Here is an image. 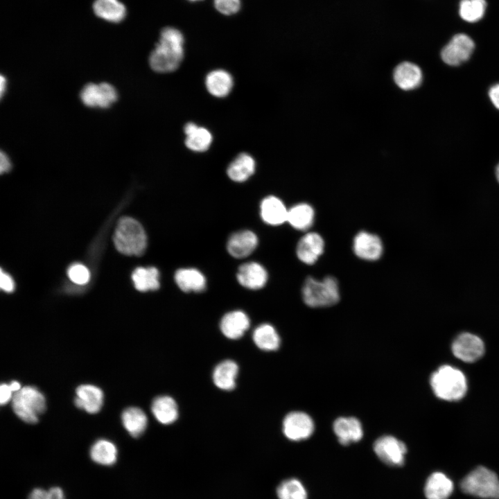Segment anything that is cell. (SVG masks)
<instances>
[{
  "instance_id": "36",
  "label": "cell",
  "mask_w": 499,
  "mask_h": 499,
  "mask_svg": "<svg viewBox=\"0 0 499 499\" xmlns=\"http://www.w3.org/2000/svg\"><path fill=\"white\" fill-rule=\"evenodd\" d=\"M69 279L75 283L83 285L89 281L90 273L83 265L75 263L71 265L67 272Z\"/></svg>"
},
{
  "instance_id": "32",
  "label": "cell",
  "mask_w": 499,
  "mask_h": 499,
  "mask_svg": "<svg viewBox=\"0 0 499 499\" xmlns=\"http://www.w3.org/2000/svg\"><path fill=\"white\" fill-rule=\"evenodd\" d=\"M253 340L259 349L265 351L277 350L280 345V338L277 331L269 324H261L255 329Z\"/></svg>"
},
{
  "instance_id": "22",
  "label": "cell",
  "mask_w": 499,
  "mask_h": 499,
  "mask_svg": "<svg viewBox=\"0 0 499 499\" xmlns=\"http://www.w3.org/2000/svg\"><path fill=\"white\" fill-rule=\"evenodd\" d=\"M394 79L401 89L410 90L415 89L421 84L422 72L415 64L403 62L395 68Z\"/></svg>"
},
{
  "instance_id": "37",
  "label": "cell",
  "mask_w": 499,
  "mask_h": 499,
  "mask_svg": "<svg viewBox=\"0 0 499 499\" xmlns=\"http://www.w3.org/2000/svg\"><path fill=\"white\" fill-rule=\"evenodd\" d=\"M216 9L222 15H231L240 10V0H213Z\"/></svg>"
},
{
  "instance_id": "47",
  "label": "cell",
  "mask_w": 499,
  "mask_h": 499,
  "mask_svg": "<svg viewBox=\"0 0 499 499\" xmlns=\"http://www.w3.org/2000/svg\"><path fill=\"white\" fill-rule=\"evenodd\" d=\"M189 1H201V0H189Z\"/></svg>"
},
{
  "instance_id": "38",
  "label": "cell",
  "mask_w": 499,
  "mask_h": 499,
  "mask_svg": "<svg viewBox=\"0 0 499 499\" xmlns=\"http://www.w3.org/2000/svg\"><path fill=\"white\" fill-rule=\"evenodd\" d=\"M0 287L1 290L7 292H11L15 289V283L12 277L1 270Z\"/></svg>"
},
{
  "instance_id": "5",
  "label": "cell",
  "mask_w": 499,
  "mask_h": 499,
  "mask_svg": "<svg viewBox=\"0 0 499 499\" xmlns=\"http://www.w3.org/2000/svg\"><path fill=\"white\" fill-rule=\"evenodd\" d=\"M462 491L469 495L487 499H499V478L493 471L480 466L467 474L460 482Z\"/></svg>"
},
{
  "instance_id": "7",
  "label": "cell",
  "mask_w": 499,
  "mask_h": 499,
  "mask_svg": "<svg viewBox=\"0 0 499 499\" xmlns=\"http://www.w3.org/2000/svg\"><path fill=\"white\" fill-rule=\"evenodd\" d=\"M474 49V42L469 36L458 33L442 49L441 58L446 64L457 66L470 58Z\"/></svg>"
},
{
  "instance_id": "11",
  "label": "cell",
  "mask_w": 499,
  "mask_h": 499,
  "mask_svg": "<svg viewBox=\"0 0 499 499\" xmlns=\"http://www.w3.org/2000/svg\"><path fill=\"white\" fill-rule=\"evenodd\" d=\"M314 423L311 417L302 412H292L286 416L283 422L285 436L292 441L308 439L314 431Z\"/></svg>"
},
{
  "instance_id": "30",
  "label": "cell",
  "mask_w": 499,
  "mask_h": 499,
  "mask_svg": "<svg viewBox=\"0 0 499 499\" xmlns=\"http://www.w3.org/2000/svg\"><path fill=\"white\" fill-rule=\"evenodd\" d=\"M124 428L134 437H139L147 426V417L144 412L137 407L124 410L121 415Z\"/></svg>"
},
{
  "instance_id": "27",
  "label": "cell",
  "mask_w": 499,
  "mask_h": 499,
  "mask_svg": "<svg viewBox=\"0 0 499 499\" xmlns=\"http://www.w3.org/2000/svg\"><path fill=\"white\" fill-rule=\"evenodd\" d=\"M151 410L156 419L162 424H170L178 417L177 403L173 398L168 396L155 398L152 401Z\"/></svg>"
},
{
  "instance_id": "2",
  "label": "cell",
  "mask_w": 499,
  "mask_h": 499,
  "mask_svg": "<svg viewBox=\"0 0 499 499\" xmlns=\"http://www.w3.org/2000/svg\"><path fill=\"white\" fill-rule=\"evenodd\" d=\"M430 383L434 394L440 399L456 401L462 399L467 391V380L459 369L444 365L431 375Z\"/></svg>"
},
{
  "instance_id": "24",
  "label": "cell",
  "mask_w": 499,
  "mask_h": 499,
  "mask_svg": "<svg viewBox=\"0 0 499 499\" xmlns=\"http://www.w3.org/2000/svg\"><path fill=\"white\" fill-rule=\"evenodd\" d=\"M233 85V78L231 74L222 69L213 70L206 76L207 89L216 97L222 98L227 96Z\"/></svg>"
},
{
  "instance_id": "6",
  "label": "cell",
  "mask_w": 499,
  "mask_h": 499,
  "mask_svg": "<svg viewBox=\"0 0 499 499\" xmlns=\"http://www.w3.org/2000/svg\"><path fill=\"white\" fill-rule=\"evenodd\" d=\"M12 407L19 419L33 424L38 421V416L45 411L46 399L36 387L25 386L13 395Z\"/></svg>"
},
{
  "instance_id": "33",
  "label": "cell",
  "mask_w": 499,
  "mask_h": 499,
  "mask_svg": "<svg viewBox=\"0 0 499 499\" xmlns=\"http://www.w3.org/2000/svg\"><path fill=\"white\" fill-rule=\"evenodd\" d=\"M90 457L97 464L111 466L117 459L116 446L107 439H99L91 448Z\"/></svg>"
},
{
  "instance_id": "9",
  "label": "cell",
  "mask_w": 499,
  "mask_h": 499,
  "mask_svg": "<svg viewBox=\"0 0 499 499\" xmlns=\"http://www.w3.org/2000/svg\"><path fill=\"white\" fill-rule=\"evenodd\" d=\"M80 96L86 106L105 109L116 102L118 94L110 83H89L82 88Z\"/></svg>"
},
{
  "instance_id": "31",
  "label": "cell",
  "mask_w": 499,
  "mask_h": 499,
  "mask_svg": "<svg viewBox=\"0 0 499 499\" xmlns=\"http://www.w3.org/2000/svg\"><path fill=\"white\" fill-rule=\"evenodd\" d=\"M132 279L136 289L141 292L156 290L160 286L159 272L155 267L136 268Z\"/></svg>"
},
{
  "instance_id": "13",
  "label": "cell",
  "mask_w": 499,
  "mask_h": 499,
  "mask_svg": "<svg viewBox=\"0 0 499 499\" xmlns=\"http://www.w3.org/2000/svg\"><path fill=\"white\" fill-rule=\"evenodd\" d=\"M324 245L321 235L316 232H308L300 238L297 245V256L305 264H314L323 254Z\"/></svg>"
},
{
  "instance_id": "3",
  "label": "cell",
  "mask_w": 499,
  "mask_h": 499,
  "mask_svg": "<svg viewBox=\"0 0 499 499\" xmlns=\"http://www.w3.org/2000/svg\"><path fill=\"white\" fill-rule=\"evenodd\" d=\"M114 243L116 250L121 254L141 256L147 246V236L137 220L130 217H123L117 224Z\"/></svg>"
},
{
  "instance_id": "39",
  "label": "cell",
  "mask_w": 499,
  "mask_h": 499,
  "mask_svg": "<svg viewBox=\"0 0 499 499\" xmlns=\"http://www.w3.org/2000/svg\"><path fill=\"white\" fill-rule=\"evenodd\" d=\"M12 391L9 385L2 383L0 387V403L3 405L12 399Z\"/></svg>"
},
{
  "instance_id": "4",
  "label": "cell",
  "mask_w": 499,
  "mask_h": 499,
  "mask_svg": "<svg viewBox=\"0 0 499 499\" xmlns=\"http://www.w3.org/2000/svg\"><path fill=\"white\" fill-rule=\"evenodd\" d=\"M304 303L313 308L327 307L337 304L340 290L337 279L331 276L322 280L312 277L306 279L302 287Z\"/></svg>"
},
{
  "instance_id": "42",
  "label": "cell",
  "mask_w": 499,
  "mask_h": 499,
  "mask_svg": "<svg viewBox=\"0 0 499 499\" xmlns=\"http://www.w3.org/2000/svg\"><path fill=\"white\" fill-rule=\"evenodd\" d=\"M1 164H0V171L1 173L8 172L10 169L11 163L10 159L6 154L3 152H1Z\"/></svg>"
},
{
  "instance_id": "23",
  "label": "cell",
  "mask_w": 499,
  "mask_h": 499,
  "mask_svg": "<svg viewBox=\"0 0 499 499\" xmlns=\"http://www.w3.org/2000/svg\"><path fill=\"white\" fill-rule=\"evenodd\" d=\"M184 130L186 136L185 145L189 149L195 152H204L209 149L213 138L207 128L189 122L185 125Z\"/></svg>"
},
{
  "instance_id": "44",
  "label": "cell",
  "mask_w": 499,
  "mask_h": 499,
  "mask_svg": "<svg viewBox=\"0 0 499 499\" xmlns=\"http://www.w3.org/2000/svg\"><path fill=\"white\" fill-rule=\"evenodd\" d=\"M9 386L12 392H17L21 389V384L18 381H12L9 384Z\"/></svg>"
},
{
  "instance_id": "8",
  "label": "cell",
  "mask_w": 499,
  "mask_h": 499,
  "mask_svg": "<svg viewBox=\"0 0 499 499\" xmlns=\"http://www.w3.org/2000/svg\"><path fill=\"white\" fill-rule=\"evenodd\" d=\"M374 450L385 464L401 466L404 464L407 448L399 439L393 436L386 435L376 440L374 444Z\"/></svg>"
},
{
  "instance_id": "35",
  "label": "cell",
  "mask_w": 499,
  "mask_h": 499,
  "mask_svg": "<svg viewBox=\"0 0 499 499\" xmlns=\"http://www.w3.org/2000/svg\"><path fill=\"white\" fill-rule=\"evenodd\" d=\"M279 499H307V492L302 483L295 478L283 481L277 489Z\"/></svg>"
},
{
  "instance_id": "45",
  "label": "cell",
  "mask_w": 499,
  "mask_h": 499,
  "mask_svg": "<svg viewBox=\"0 0 499 499\" xmlns=\"http://www.w3.org/2000/svg\"><path fill=\"white\" fill-rule=\"evenodd\" d=\"M1 94L3 95V91L6 87V80L5 77L2 76L1 77Z\"/></svg>"
},
{
  "instance_id": "26",
  "label": "cell",
  "mask_w": 499,
  "mask_h": 499,
  "mask_svg": "<svg viewBox=\"0 0 499 499\" xmlns=\"http://www.w3.org/2000/svg\"><path fill=\"white\" fill-rule=\"evenodd\" d=\"M255 168L254 158L249 154L240 153L229 165L227 173L231 180L243 182L254 174Z\"/></svg>"
},
{
  "instance_id": "43",
  "label": "cell",
  "mask_w": 499,
  "mask_h": 499,
  "mask_svg": "<svg viewBox=\"0 0 499 499\" xmlns=\"http://www.w3.org/2000/svg\"><path fill=\"white\" fill-rule=\"evenodd\" d=\"M49 499H64L62 490L60 487H52L48 491Z\"/></svg>"
},
{
  "instance_id": "28",
  "label": "cell",
  "mask_w": 499,
  "mask_h": 499,
  "mask_svg": "<svg viewBox=\"0 0 499 499\" xmlns=\"http://www.w3.org/2000/svg\"><path fill=\"white\" fill-rule=\"evenodd\" d=\"M314 219V209L307 203H299L288 209L287 222L296 229L307 230L312 226Z\"/></svg>"
},
{
  "instance_id": "21",
  "label": "cell",
  "mask_w": 499,
  "mask_h": 499,
  "mask_svg": "<svg viewBox=\"0 0 499 499\" xmlns=\"http://www.w3.org/2000/svg\"><path fill=\"white\" fill-rule=\"evenodd\" d=\"M174 279L177 286L186 292H200L206 288L204 275L195 268H180L175 272Z\"/></svg>"
},
{
  "instance_id": "29",
  "label": "cell",
  "mask_w": 499,
  "mask_h": 499,
  "mask_svg": "<svg viewBox=\"0 0 499 499\" xmlns=\"http://www.w3.org/2000/svg\"><path fill=\"white\" fill-rule=\"evenodd\" d=\"M238 371V367L235 362L230 360L222 361L213 370V383L220 389L231 390L235 387Z\"/></svg>"
},
{
  "instance_id": "17",
  "label": "cell",
  "mask_w": 499,
  "mask_h": 499,
  "mask_svg": "<svg viewBox=\"0 0 499 499\" xmlns=\"http://www.w3.org/2000/svg\"><path fill=\"white\" fill-rule=\"evenodd\" d=\"M333 430L339 442L349 445L360 441L363 435L361 423L355 417H340L333 423Z\"/></svg>"
},
{
  "instance_id": "18",
  "label": "cell",
  "mask_w": 499,
  "mask_h": 499,
  "mask_svg": "<svg viewBox=\"0 0 499 499\" xmlns=\"http://www.w3.org/2000/svg\"><path fill=\"white\" fill-rule=\"evenodd\" d=\"M288 209L277 197L270 195L261 203L260 213L262 220L270 225H280L287 221Z\"/></svg>"
},
{
  "instance_id": "15",
  "label": "cell",
  "mask_w": 499,
  "mask_h": 499,
  "mask_svg": "<svg viewBox=\"0 0 499 499\" xmlns=\"http://www.w3.org/2000/svg\"><path fill=\"white\" fill-rule=\"evenodd\" d=\"M258 245V238L250 230H241L233 234L228 239L227 248L229 254L236 259H243L251 254Z\"/></svg>"
},
{
  "instance_id": "12",
  "label": "cell",
  "mask_w": 499,
  "mask_h": 499,
  "mask_svg": "<svg viewBox=\"0 0 499 499\" xmlns=\"http://www.w3.org/2000/svg\"><path fill=\"white\" fill-rule=\"evenodd\" d=\"M353 250L358 258L372 261L380 258L383 252V245L381 239L377 235L361 231L353 238Z\"/></svg>"
},
{
  "instance_id": "41",
  "label": "cell",
  "mask_w": 499,
  "mask_h": 499,
  "mask_svg": "<svg viewBox=\"0 0 499 499\" xmlns=\"http://www.w3.org/2000/svg\"><path fill=\"white\" fill-rule=\"evenodd\" d=\"M28 499H49L48 491L41 488H36L31 491Z\"/></svg>"
},
{
  "instance_id": "40",
  "label": "cell",
  "mask_w": 499,
  "mask_h": 499,
  "mask_svg": "<svg viewBox=\"0 0 499 499\" xmlns=\"http://www.w3.org/2000/svg\"><path fill=\"white\" fill-rule=\"evenodd\" d=\"M489 96L493 105L499 110V84L494 85L490 88Z\"/></svg>"
},
{
  "instance_id": "19",
  "label": "cell",
  "mask_w": 499,
  "mask_h": 499,
  "mask_svg": "<svg viewBox=\"0 0 499 499\" xmlns=\"http://www.w3.org/2000/svg\"><path fill=\"white\" fill-rule=\"evenodd\" d=\"M250 326L248 316L241 310L225 314L220 322L222 333L228 338L238 339L243 335Z\"/></svg>"
},
{
  "instance_id": "16",
  "label": "cell",
  "mask_w": 499,
  "mask_h": 499,
  "mask_svg": "<svg viewBox=\"0 0 499 499\" xmlns=\"http://www.w3.org/2000/svg\"><path fill=\"white\" fill-rule=\"evenodd\" d=\"M76 392L74 403L76 407L90 414L100 411L103 403V393L99 387L89 384L81 385L76 388Z\"/></svg>"
},
{
  "instance_id": "20",
  "label": "cell",
  "mask_w": 499,
  "mask_h": 499,
  "mask_svg": "<svg viewBox=\"0 0 499 499\" xmlns=\"http://www.w3.org/2000/svg\"><path fill=\"white\" fill-rule=\"evenodd\" d=\"M454 489L453 481L441 472H434L427 479L424 494L427 499H448Z\"/></svg>"
},
{
  "instance_id": "34",
  "label": "cell",
  "mask_w": 499,
  "mask_h": 499,
  "mask_svg": "<svg viewBox=\"0 0 499 499\" xmlns=\"http://www.w3.org/2000/svg\"><path fill=\"white\" fill-rule=\"evenodd\" d=\"M487 7L485 0H462L459 13L468 22H476L484 16Z\"/></svg>"
},
{
  "instance_id": "46",
  "label": "cell",
  "mask_w": 499,
  "mask_h": 499,
  "mask_svg": "<svg viewBox=\"0 0 499 499\" xmlns=\"http://www.w3.org/2000/svg\"><path fill=\"white\" fill-rule=\"evenodd\" d=\"M496 175L497 180L499 182V164L497 166L496 169Z\"/></svg>"
},
{
  "instance_id": "10",
  "label": "cell",
  "mask_w": 499,
  "mask_h": 499,
  "mask_svg": "<svg viewBox=\"0 0 499 499\" xmlns=\"http://www.w3.org/2000/svg\"><path fill=\"white\" fill-rule=\"evenodd\" d=\"M451 349L457 358L466 362H473L483 356L485 348L480 338L470 333H462L454 340Z\"/></svg>"
},
{
  "instance_id": "14",
  "label": "cell",
  "mask_w": 499,
  "mask_h": 499,
  "mask_svg": "<svg viewBox=\"0 0 499 499\" xmlns=\"http://www.w3.org/2000/svg\"><path fill=\"white\" fill-rule=\"evenodd\" d=\"M236 278L243 287L258 290L265 286L268 281V272L260 263L254 261L242 264L237 272Z\"/></svg>"
},
{
  "instance_id": "25",
  "label": "cell",
  "mask_w": 499,
  "mask_h": 499,
  "mask_svg": "<svg viewBox=\"0 0 499 499\" xmlns=\"http://www.w3.org/2000/svg\"><path fill=\"white\" fill-rule=\"evenodd\" d=\"M93 9L96 16L110 22H121L126 16L125 6L119 0H95Z\"/></svg>"
},
{
  "instance_id": "1",
  "label": "cell",
  "mask_w": 499,
  "mask_h": 499,
  "mask_svg": "<svg viewBox=\"0 0 499 499\" xmlns=\"http://www.w3.org/2000/svg\"><path fill=\"white\" fill-rule=\"evenodd\" d=\"M184 35L177 28H163L159 42L150 55L149 63L152 69L159 73L176 70L184 58Z\"/></svg>"
}]
</instances>
